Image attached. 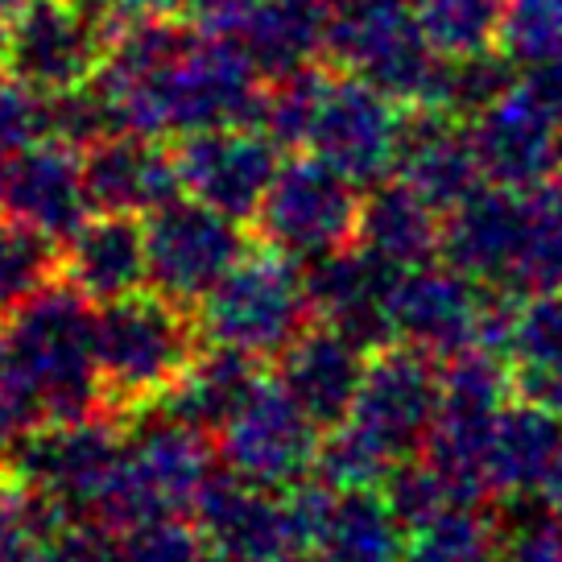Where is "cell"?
<instances>
[{"label": "cell", "instance_id": "6da1fadb", "mask_svg": "<svg viewBox=\"0 0 562 562\" xmlns=\"http://www.w3.org/2000/svg\"><path fill=\"white\" fill-rule=\"evenodd\" d=\"M203 315L191 302H178L145 285L137 294L95 306V372L104 389V409L124 426L166 393L182 385L194 360L207 351Z\"/></svg>", "mask_w": 562, "mask_h": 562}, {"label": "cell", "instance_id": "7a4b0ae2", "mask_svg": "<svg viewBox=\"0 0 562 562\" xmlns=\"http://www.w3.org/2000/svg\"><path fill=\"white\" fill-rule=\"evenodd\" d=\"M13 381L37 405L42 422H79L108 414L95 372V302L58 278L21 306L4 327Z\"/></svg>", "mask_w": 562, "mask_h": 562}, {"label": "cell", "instance_id": "3957f363", "mask_svg": "<svg viewBox=\"0 0 562 562\" xmlns=\"http://www.w3.org/2000/svg\"><path fill=\"white\" fill-rule=\"evenodd\" d=\"M215 459L220 447L211 435L170 418L166 409L140 414L128 422L124 459L108 480L91 526H104L121 538L161 517H191L199 492L215 475Z\"/></svg>", "mask_w": 562, "mask_h": 562}, {"label": "cell", "instance_id": "277c9868", "mask_svg": "<svg viewBox=\"0 0 562 562\" xmlns=\"http://www.w3.org/2000/svg\"><path fill=\"white\" fill-rule=\"evenodd\" d=\"M199 315L211 344H228L261 360H278L315 323L306 265L261 240L199 302Z\"/></svg>", "mask_w": 562, "mask_h": 562}, {"label": "cell", "instance_id": "5b68a950", "mask_svg": "<svg viewBox=\"0 0 562 562\" xmlns=\"http://www.w3.org/2000/svg\"><path fill=\"white\" fill-rule=\"evenodd\" d=\"M108 46L112 37L88 0H21L0 21V70L46 95L91 83Z\"/></svg>", "mask_w": 562, "mask_h": 562}, {"label": "cell", "instance_id": "8992f818", "mask_svg": "<svg viewBox=\"0 0 562 562\" xmlns=\"http://www.w3.org/2000/svg\"><path fill=\"white\" fill-rule=\"evenodd\" d=\"M360 187L318 154L281 161L273 187L257 211L265 245L281 248L294 261H318L327 252L356 245L360 232Z\"/></svg>", "mask_w": 562, "mask_h": 562}, {"label": "cell", "instance_id": "52a82bcc", "mask_svg": "<svg viewBox=\"0 0 562 562\" xmlns=\"http://www.w3.org/2000/svg\"><path fill=\"white\" fill-rule=\"evenodd\" d=\"M124 442H128V426L112 414L46 422L13 451L9 472L18 484L54 496L75 526H91L108 480L121 468Z\"/></svg>", "mask_w": 562, "mask_h": 562}, {"label": "cell", "instance_id": "ba28073f", "mask_svg": "<svg viewBox=\"0 0 562 562\" xmlns=\"http://www.w3.org/2000/svg\"><path fill=\"white\" fill-rule=\"evenodd\" d=\"M145 245L149 285L199 306L240 265L252 240L245 236V220L182 191L166 207L145 215Z\"/></svg>", "mask_w": 562, "mask_h": 562}, {"label": "cell", "instance_id": "9c48e42d", "mask_svg": "<svg viewBox=\"0 0 562 562\" xmlns=\"http://www.w3.org/2000/svg\"><path fill=\"white\" fill-rule=\"evenodd\" d=\"M402 133V104L389 91L360 75H327L306 145L356 187H376L397 170Z\"/></svg>", "mask_w": 562, "mask_h": 562}, {"label": "cell", "instance_id": "30bf717a", "mask_svg": "<svg viewBox=\"0 0 562 562\" xmlns=\"http://www.w3.org/2000/svg\"><path fill=\"white\" fill-rule=\"evenodd\" d=\"M339 67L389 91L397 104L435 108L442 58L422 30L418 9H376L360 18H331V46Z\"/></svg>", "mask_w": 562, "mask_h": 562}, {"label": "cell", "instance_id": "8fae6325", "mask_svg": "<svg viewBox=\"0 0 562 562\" xmlns=\"http://www.w3.org/2000/svg\"><path fill=\"white\" fill-rule=\"evenodd\" d=\"M318 442L323 430L306 418V409L285 393L278 376H265L252 389V397L240 405V414L215 435L224 468L273 492L315 472Z\"/></svg>", "mask_w": 562, "mask_h": 562}, {"label": "cell", "instance_id": "7c38bea8", "mask_svg": "<svg viewBox=\"0 0 562 562\" xmlns=\"http://www.w3.org/2000/svg\"><path fill=\"white\" fill-rule=\"evenodd\" d=\"M439 360L422 356L409 344H389L369 356V372H364V385H360L348 422L360 435H369L385 456L402 463L409 456H422L426 435L439 418Z\"/></svg>", "mask_w": 562, "mask_h": 562}, {"label": "cell", "instance_id": "4fadbf2b", "mask_svg": "<svg viewBox=\"0 0 562 562\" xmlns=\"http://www.w3.org/2000/svg\"><path fill=\"white\" fill-rule=\"evenodd\" d=\"M182 191L236 220H257L281 170V145L252 124H220L187 133L175 149Z\"/></svg>", "mask_w": 562, "mask_h": 562}, {"label": "cell", "instance_id": "5bb4252c", "mask_svg": "<svg viewBox=\"0 0 562 562\" xmlns=\"http://www.w3.org/2000/svg\"><path fill=\"white\" fill-rule=\"evenodd\" d=\"M405 269L381 261L364 245H348L327 252L318 261H306V290L315 318L344 331L356 348L372 351L397 344L393 327V294Z\"/></svg>", "mask_w": 562, "mask_h": 562}, {"label": "cell", "instance_id": "9a60e30c", "mask_svg": "<svg viewBox=\"0 0 562 562\" xmlns=\"http://www.w3.org/2000/svg\"><path fill=\"white\" fill-rule=\"evenodd\" d=\"M191 521L203 542L228 562H290L302 559L299 533L285 509V496L248 484L232 468H215L207 488L194 501Z\"/></svg>", "mask_w": 562, "mask_h": 562}, {"label": "cell", "instance_id": "2e32d148", "mask_svg": "<svg viewBox=\"0 0 562 562\" xmlns=\"http://www.w3.org/2000/svg\"><path fill=\"white\" fill-rule=\"evenodd\" d=\"M484 290L456 265H414L405 269L393 294V327L397 344L418 348L430 360H451L459 351L475 348Z\"/></svg>", "mask_w": 562, "mask_h": 562}, {"label": "cell", "instance_id": "e0dca14e", "mask_svg": "<svg viewBox=\"0 0 562 562\" xmlns=\"http://www.w3.org/2000/svg\"><path fill=\"white\" fill-rule=\"evenodd\" d=\"M472 140L484 178L496 187L526 191L554 178L562 166V121L521 88V79L475 116Z\"/></svg>", "mask_w": 562, "mask_h": 562}, {"label": "cell", "instance_id": "ac0fdd59", "mask_svg": "<svg viewBox=\"0 0 562 562\" xmlns=\"http://www.w3.org/2000/svg\"><path fill=\"white\" fill-rule=\"evenodd\" d=\"M521 248H526V191L492 182L456 211H447L442 220V261H451L488 290L513 294Z\"/></svg>", "mask_w": 562, "mask_h": 562}, {"label": "cell", "instance_id": "d6986e66", "mask_svg": "<svg viewBox=\"0 0 562 562\" xmlns=\"http://www.w3.org/2000/svg\"><path fill=\"white\" fill-rule=\"evenodd\" d=\"M4 211L46 232L50 240L67 245L75 232L91 220V194L83 178V149L67 140H37L9 161Z\"/></svg>", "mask_w": 562, "mask_h": 562}, {"label": "cell", "instance_id": "ffe728a7", "mask_svg": "<svg viewBox=\"0 0 562 562\" xmlns=\"http://www.w3.org/2000/svg\"><path fill=\"white\" fill-rule=\"evenodd\" d=\"M369 372V351L356 348L331 323L315 318L306 331L278 356V376L285 393L306 409L318 430H335L351 418L360 385Z\"/></svg>", "mask_w": 562, "mask_h": 562}, {"label": "cell", "instance_id": "44dd1931", "mask_svg": "<svg viewBox=\"0 0 562 562\" xmlns=\"http://www.w3.org/2000/svg\"><path fill=\"white\" fill-rule=\"evenodd\" d=\"M91 211L112 215H154L182 194L178 158L161 149V137L140 133H108L83 149Z\"/></svg>", "mask_w": 562, "mask_h": 562}, {"label": "cell", "instance_id": "7402d4cb", "mask_svg": "<svg viewBox=\"0 0 562 562\" xmlns=\"http://www.w3.org/2000/svg\"><path fill=\"white\" fill-rule=\"evenodd\" d=\"M397 178L442 215L468 203L484 187V166L475 154L472 128H463L459 116L442 108H422L418 116L405 121Z\"/></svg>", "mask_w": 562, "mask_h": 562}, {"label": "cell", "instance_id": "603a6c76", "mask_svg": "<svg viewBox=\"0 0 562 562\" xmlns=\"http://www.w3.org/2000/svg\"><path fill=\"white\" fill-rule=\"evenodd\" d=\"M562 475V418L542 405L513 397L492 435L488 480L501 505L509 501H546Z\"/></svg>", "mask_w": 562, "mask_h": 562}, {"label": "cell", "instance_id": "cb8c5ba5", "mask_svg": "<svg viewBox=\"0 0 562 562\" xmlns=\"http://www.w3.org/2000/svg\"><path fill=\"white\" fill-rule=\"evenodd\" d=\"M63 278L75 281L95 306L149 285V245L140 215L95 211L63 245Z\"/></svg>", "mask_w": 562, "mask_h": 562}, {"label": "cell", "instance_id": "d4e9b609", "mask_svg": "<svg viewBox=\"0 0 562 562\" xmlns=\"http://www.w3.org/2000/svg\"><path fill=\"white\" fill-rule=\"evenodd\" d=\"M265 79H281L318 63L331 46L327 0H252L240 34L232 37Z\"/></svg>", "mask_w": 562, "mask_h": 562}, {"label": "cell", "instance_id": "484cf974", "mask_svg": "<svg viewBox=\"0 0 562 562\" xmlns=\"http://www.w3.org/2000/svg\"><path fill=\"white\" fill-rule=\"evenodd\" d=\"M265 381V360L252 351L228 348V344H207V351L194 360V369L182 376L175 393L154 409H166L170 418L187 422L203 435H220L240 405L252 397V389Z\"/></svg>", "mask_w": 562, "mask_h": 562}, {"label": "cell", "instance_id": "4316f807", "mask_svg": "<svg viewBox=\"0 0 562 562\" xmlns=\"http://www.w3.org/2000/svg\"><path fill=\"white\" fill-rule=\"evenodd\" d=\"M442 211L430 207L414 187L397 182H376L364 194L360 207V232L356 245L376 252L381 261L397 269H414L442 257Z\"/></svg>", "mask_w": 562, "mask_h": 562}, {"label": "cell", "instance_id": "83f0119b", "mask_svg": "<svg viewBox=\"0 0 562 562\" xmlns=\"http://www.w3.org/2000/svg\"><path fill=\"white\" fill-rule=\"evenodd\" d=\"M513 397L562 418V290L521 299L509 339Z\"/></svg>", "mask_w": 562, "mask_h": 562}, {"label": "cell", "instance_id": "f1b7e54d", "mask_svg": "<svg viewBox=\"0 0 562 562\" xmlns=\"http://www.w3.org/2000/svg\"><path fill=\"white\" fill-rule=\"evenodd\" d=\"M409 526L393 513L381 488L339 492L331 521L323 529L318 562H405Z\"/></svg>", "mask_w": 562, "mask_h": 562}, {"label": "cell", "instance_id": "f546056e", "mask_svg": "<svg viewBox=\"0 0 562 562\" xmlns=\"http://www.w3.org/2000/svg\"><path fill=\"white\" fill-rule=\"evenodd\" d=\"M562 290V178L526 187V248L513 294L538 299Z\"/></svg>", "mask_w": 562, "mask_h": 562}, {"label": "cell", "instance_id": "4dcf8cb0", "mask_svg": "<svg viewBox=\"0 0 562 562\" xmlns=\"http://www.w3.org/2000/svg\"><path fill=\"white\" fill-rule=\"evenodd\" d=\"M63 278V245L21 220H0V327L18 315L37 290Z\"/></svg>", "mask_w": 562, "mask_h": 562}, {"label": "cell", "instance_id": "1f68e13d", "mask_svg": "<svg viewBox=\"0 0 562 562\" xmlns=\"http://www.w3.org/2000/svg\"><path fill=\"white\" fill-rule=\"evenodd\" d=\"M405 562H505V533L488 509H447L409 529Z\"/></svg>", "mask_w": 562, "mask_h": 562}, {"label": "cell", "instance_id": "d6a6232c", "mask_svg": "<svg viewBox=\"0 0 562 562\" xmlns=\"http://www.w3.org/2000/svg\"><path fill=\"white\" fill-rule=\"evenodd\" d=\"M418 21L442 58H463L501 42L505 0H418Z\"/></svg>", "mask_w": 562, "mask_h": 562}, {"label": "cell", "instance_id": "836d02e7", "mask_svg": "<svg viewBox=\"0 0 562 562\" xmlns=\"http://www.w3.org/2000/svg\"><path fill=\"white\" fill-rule=\"evenodd\" d=\"M509 54H463V58H447L442 63V79H439V95H435V108L451 112V116H480L484 108H492L505 91L517 83L509 70Z\"/></svg>", "mask_w": 562, "mask_h": 562}, {"label": "cell", "instance_id": "e575fe53", "mask_svg": "<svg viewBox=\"0 0 562 562\" xmlns=\"http://www.w3.org/2000/svg\"><path fill=\"white\" fill-rule=\"evenodd\" d=\"M397 468V459L385 456L369 435H360L351 422L323 430L315 456V475L335 492H360V488H381L389 472Z\"/></svg>", "mask_w": 562, "mask_h": 562}, {"label": "cell", "instance_id": "d590c367", "mask_svg": "<svg viewBox=\"0 0 562 562\" xmlns=\"http://www.w3.org/2000/svg\"><path fill=\"white\" fill-rule=\"evenodd\" d=\"M323 83H327V75H323L318 67L269 79V88H265V108H261V128L278 140L281 149H299V145H306L318 95H323Z\"/></svg>", "mask_w": 562, "mask_h": 562}, {"label": "cell", "instance_id": "8d00e7d4", "mask_svg": "<svg viewBox=\"0 0 562 562\" xmlns=\"http://www.w3.org/2000/svg\"><path fill=\"white\" fill-rule=\"evenodd\" d=\"M501 50L521 70L562 58V0H505Z\"/></svg>", "mask_w": 562, "mask_h": 562}, {"label": "cell", "instance_id": "74e56055", "mask_svg": "<svg viewBox=\"0 0 562 562\" xmlns=\"http://www.w3.org/2000/svg\"><path fill=\"white\" fill-rule=\"evenodd\" d=\"M381 492H385V501L393 505V513H397L409 529L426 526V521H435L439 513L451 509V492L442 484V475L422 456L402 459V463L389 472L385 484H381Z\"/></svg>", "mask_w": 562, "mask_h": 562}, {"label": "cell", "instance_id": "f35d334b", "mask_svg": "<svg viewBox=\"0 0 562 562\" xmlns=\"http://www.w3.org/2000/svg\"><path fill=\"white\" fill-rule=\"evenodd\" d=\"M50 137V95L0 70V154L13 158Z\"/></svg>", "mask_w": 562, "mask_h": 562}, {"label": "cell", "instance_id": "ab89813d", "mask_svg": "<svg viewBox=\"0 0 562 562\" xmlns=\"http://www.w3.org/2000/svg\"><path fill=\"white\" fill-rule=\"evenodd\" d=\"M203 550H207V542H203L194 521L161 517V521H149V526L121 533L116 562H199Z\"/></svg>", "mask_w": 562, "mask_h": 562}, {"label": "cell", "instance_id": "60d3db41", "mask_svg": "<svg viewBox=\"0 0 562 562\" xmlns=\"http://www.w3.org/2000/svg\"><path fill=\"white\" fill-rule=\"evenodd\" d=\"M505 526V562H562V517L546 501H509L501 505Z\"/></svg>", "mask_w": 562, "mask_h": 562}, {"label": "cell", "instance_id": "b9f144b4", "mask_svg": "<svg viewBox=\"0 0 562 562\" xmlns=\"http://www.w3.org/2000/svg\"><path fill=\"white\" fill-rule=\"evenodd\" d=\"M37 426H46V422L37 414V405L25 397V389L13 381L4 335H0V468H9L13 451L34 435Z\"/></svg>", "mask_w": 562, "mask_h": 562}, {"label": "cell", "instance_id": "7bdbcfd3", "mask_svg": "<svg viewBox=\"0 0 562 562\" xmlns=\"http://www.w3.org/2000/svg\"><path fill=\"white\" fill-rule=\"evenodd\" d=\"M42 562H116V533L104 526H70L46 542Z\"/></svg>", "mask_w": 562, "mask_h": 562}, {"label": "cell", "instance_id": "ee69618b", "mask_svg": "<svg viewBox=\"0 0 562 562\" xmlns=\"http://www.w3.org/2000/svg\"><path fill=\"white\" fill-rule=\"evenodd\" d=\"M414 0H327L331 18H360V13H376V9H409Z\"/></svg>", "mask_w": 562, "mask_h": 562}, {"label": "cell", "instance_id": "f6af8a7d", "mask_svg": "<svg viewBox=\"0 0 562 562\" xmlns=\"http://www.w3.org/2000/svg\"><path fill=\"white\" fill-rule=\"evenodd\" d=\"M13 496H18V480L9 468H0V517L13 509Z\"/></svg>", "mask_w": 562, "mask_h": 562}, {"label": "cell", "instance_id": "bcb514c9", "mask_svg": "<svg viewBox=\"0 0 562 562\" xmlns=\"http://www.w3.org/2000/svg\"><path fill=\"white\" fill-rule=\"evenodd\" d=\"M546 509L554 513V517H562V475L554 480V488L546 492Z\"/></svg>", "mask_w": 562, "mask_h": 562}, {"label": "cell", "instance_id": "7dc6e473", "mask_svg": "<svg viewBox=\"0 0 562 562\" xmlns=\"http://www.w3.org/2000/svg\"><path fill=\"white\" fill-rule=\"evenodd\" d=\"M4 187H9V166H4V154H0V207H4Z\"/></svg>", "mask_w": 562, "mask_h": 562}, {"label": "cell", "instance_id": "c3c4849f", "mask_svg": "<svg viewBox=\"0 0 562 562\" xmlns=\"http://www.w3.org/2000/svg\"><path fill=\"white\" fill-rule=\"evenodd\" d=\"M18 4H21V0H0V21L9 18V13H13V9H18Z\"/></svg>", "mask_w": 562, "mask_h": 562}, {"label": "cell", "instance_id": "681fc988", "mask_svg": "<svg viewBox=\"0 0 562 562\" xmlns=\"http://www.w3.org/2000/svg\"><path fill=\"white\" fill-rule=\"evenodd\" d=\"M199 562H228V559H224V554H215V550L207 546V550H203V559H199Z\"/></svg>", "mask_w": 562, "mask_h": 562}, {"label": "cell", "instance_id": "f907efd6", "mask_svg": "<svg viewBox=\"0 0 562 562\" xmlns=\"http://www.w3.org/2000/svg\"><path fill=\"white\" fill-rule=\"evenodd\" d=\"M290 562H318V559H311V554H302V559H290Z\"/></svg>", "mask_w": 562, "mask_h": 562}]
</instances>
